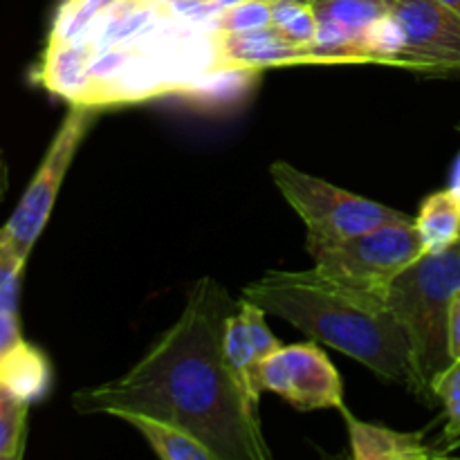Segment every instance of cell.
<instances>
[{"label": "cell", "mask_w": 460, "mask_h": 460, "mask_svg": "<svg viewBox=\"0 0 460 460\" xmlns=\"http://www.w3.org/2000/svg\"><path fill=\"white\" fill-rule=\"evenodd\" d=\"M422 254L425 245L418 234L416 220L409 216L404 220L368 229L337 245L323 247L313 259L314 270L328 281L382 305L380 296L386 283L416 263Z\"/></svg>", "instance_id": "obj_5"}, {"label": "cell", "mask_w": 460, "mask_h": 460, "mask_svg": "<svg viewBox=\"0 0 460 460\" xmlns=\"http://www.w3.org/2000/svg\"><path fill=\"white\" fill-rule=\"evenodd\" d=\"M223 349L229 371L234 373V377L241 385V389L245 391L247 398L254 404H259L261 394H263L261 364L265 362V358L261 355L259 346H256L254 337H252V331L247 326V319L238 301L234 304L232 313L227 314V322H225Z\"/></svg>", "instance_id": "obj_11"}, {"label": "cell", "mask_w": 460, "mask_h": 460, "mask_svg": "<svg viewBox=\"0 0 460 460\" xmlns=\"http://www.w3.org/2000/svg\"><path fill=\"white\" fill-rule=\"evenodd\" d=\"M391 13L404 34L400 66L460 75V16L438 0H395Z\"/></svg>", "instance_id": "obj_8"}, {"label": "cell", "mask_w": 460, "mask_h": 460, "mask_svg": "<svg viewBox=\"0 0 460 460\" xmlns=\"http://www.w3.org/2000/svg\"><path fill=\"white\" fill-rule=\"evenodd\" d=\"M112 418H119L121 422L137 429L153 452L164 460H218L198 436L169 420L135 411H117Z\"/></svg>", "instance_id": "obj_12"}, {"label": "cell", "mask_w": 460, "mask_h": 460, "mask_svg": "<svg viewBox=\"0 0 460 460\" xmlns=\"http://www.w3.org/2000/svg\"><path fill=\"white\" fill-rule=\"evenodd\" d=\"M207 3L211 4V7L216 9V12L218 13H223L225 9H229V7H234V4H238V3H243V0H207Z\"/></svg>", "instance_id": "obj_25"}, {"label": "cell", "mask_w": 460, "mask_h": 460, "mask_svg": "<svg viewBox=\"0 0 460 460\" xmlns=\"http://www.w3.org/2000/svg\"><path fill=\"white\" fill-rule=\"evenodd\" d=\"M438 3L447 4V7L452 9V12H456L458 16H460V0H438Z\"/></svg>", "instance_id": "obj_26"}, {"label": "cell", "mask_w": 460, "mask_h": 460, "mask_svg": "<svg viewBox=\"0 0 460 460\" xmlns=\"http://www.w3.org/2000/svg\"><path fill=\"white\" fill-rule=\"evenodd\" d=\"M436 400H440L445 407V418H447V425H445L443 438L438 440L443 445V454H447V449L452 447L456 440H460V362L452 364L443 376L438 377L434 386Z\"/></svg>", "instance_id": "obj_19"}, {"label": "cell", "mask_w": 460, "mask_h": 460, "mask_svg": "<svg viewBox=\"0 0 460 460\" xmlns=\"http://www.w3.org/2000/svg\"><path fill=\"white\" fill-rule=\"evenodd\" d=\"M313 7L317 13V22L349 34L350 39L362 45V52L364 31L391 12V4L386 0H313ZM364 57H367V52H364Z\"/></svg>", "instance_id": "obj_15"}, {"label": "cell", "mask_w": 460, "mask_h": 460, "mask_svg": "<svg viewBox=\"0 0 460 460\" xmlns=\"http://www.w3.org/2000/svg\"><path fill=\"white\" fill-rule=\"evenodd\" d=\"M458 447H460V440H456V443H454V445H452V447H449V449H447V452H454V449H458Z\"/></svg>", "instance_id": "obj_28"}, {"label": "cell", "mask_w": 460, "mask_h": 460, "mask_svg": "<svg viewBox=\"0 0 460 460\" xmlns=\"http://www.w3.org/2000/svg\"><path fill=\"white\" fill-rule=\"evenodd\" d=\"M270 3H313V0H270Z\"/></svg>", "instance_id": "obj_27"}, {"label": "cell", "mask_w": 460, "mask_h": 460, "mask_svg": "<svg viewBox=\"0 0 460 460\" xmlns=\"http://www.w3.org/2000/svg\"><path fill=\"white\" fill-rule=\"evenodd\" d=\"M447 340H449V358L452 362H460V290L454 295L452 305H449V326H447Z\"/></svg>", "instance_id": "obj_23"}, {"label": "cell", "mask_w": 460, "mask_h": 460, "mask_svg": "<svg viewBox=\"0 0 460 460\" xmlns=\"http://www.w3.org/2000/svg\"><path fill=\"white\" fill-rule=\"evenodd\" d=\"M93 119L94 106H90V103H70V111H67L61 126L54 133L34 178L27 184L13 214L9 216L4 227L0 229V236L21 259L27 261L31 247L36 245L40 232L48 225L63 178H66Z\"/></svg>", "instance_id": "obj_6"}, {"label": "cell", "mask_w": 460, "mask_h": 460, "mask_svg": "<svg viewBox=\"0 0 460 460\" xmlns=\"http://www.w3.org/2000/svg\"><path fill=\"white\" fill-rule=\"evenodd\" d=\"M386 3H389V4H394V3H395V0H386Z\"/></svg>", "instance_id": "obj_29"}, {"label": "cell", "mask_w": 460, "mask_h": 460, "mask_svg": "<svg viewBox=\"0 0 460 460\" xmlns=\"http://www.w3.org/2000/svg\"><path fill=\"white\" fill-rule=\"evenodd\" d=\"M317 25L313 3H272V27L290 43L310 48Z\"/></svg>", "instance_id": "obj_18"}, {"label": "cell", "mask_w": 460, "mask_h": 460, "mask_svg": "<svg viewBox=\"0 0 460 460\" xmlns=\"http://www.w3.org/2000/svg\"><path fill=\"white\" fill-rule=\"evenodd\" d=\"M22 341L18 313H0V358Z\"/></svg>", "instance_id": "obj_22"}, {"label": "cell", "mask_w": 460, "mask_h": 460, "mask_svg": "<svg viewBox=\"0 0 460 460\" xmlns=\"http://www.w3.org/2000/svg\"><path fill=\"white\" fill-rule=\"evenodd\" d=\"M263 391L277 394L299 411H344V382L314 341L281 346L261 364Z\"/></svg>", "instance_id": "obj_7"}, {"label": "cell", "mask_w": 460, "mask_h": 460, "mask_svg": "<svg viewBox=\"0 0 460 460\" xmlns=\"http://www.w3.org/2000/svg\"><path fill=\"white\" fill-rule=\"evenodd\" d=\"M121 3L124 0H63L52 21L48 45H63L81 39L90 25Z\"/></svg>", "instance_id": "obj_16"}, {"label": "cell", "mask_w": 460, "mask_h": 460, "mask_svg": "<svg viewBox=\"0 0 460 460\" xmlns=\"http://www.w3.org/2000/svg\"><path fill=\"white\" fill-rule=\"evenodd\" d=\"M52 382V368L48 358L27 341L13 346L0 358V385L25 402L43 398Z\"/></svg>", "instance_id": "obj_13"}, {"label": "cell", "mask_w": 460, "mask_h": 460, "mask_svg": "<svg viewBox=\"0 0 460 460\" xmlns=\"http://www.w3.org/2000/svg\"><path fill=\"white\" fill-rule=\"evenodd\" d=\"M458 130H460V124H458ZM447 189L460 200V153L456 155V162H454V166H452V175H449Z\"/></svg>", "instance_id": "obj_24"}, {"label": "cell", "mask_w": 460, "mask_h": 460, "mask_svg": "<svg viewBox=\"0 0 460 460\" xmlns=\"http://www.w3.org/2000/svg\"><path fill=\"white\" fill-rule=\"evenodd\" d=\"M27 409H30V402L0 385V460H16L22 456L27 434Z\"/></svg>", "instance_id": "obj_17"}, {"label": "cell", "mask_w": 460, "mask_h": 460, "mask_svg": "<svg viewBox=\"0 0 460 460\" xmlns=\"http://www.w3.org/2000/svg\"><path fill=\"white\" fill-rule=\"evenodd\" d=\"M243 299L286 319L314 341L411 389V349L398 319L380 304L335 286L317 270H272L243 288Z\"/></svg>", "instance_id": "obj_2"}, {"label": "cell", "mask_w": 460, "mask_h": 460, "mask_svg": "<svg viewBox=\"0 0 460 460\" xmlns=\"http://www.w3.org/2000/svg\"><path fill=\"white\" fill-rule=\"evenodd\" d=\"M270 175L288 205L304 220L308 229L305 250L310 256L323 247L349 241L385 223L409 218L394 207L335 187L326 180L304 173L288 162H274L270 166Z\"/></svg>", "instance_id": "obj_4"}, {"label": "cell", "mask_w": 460, "mask_h": 460, "mask_svg": "<svg viewBox=\"0 0 460 460\" xmlns=\"http://www.w3.org/2000/svg\"><path fill=\"white\" fill-rule=\"evenodd\" d=\"M263 27H272V3L270 0H243L220 13L216 30L238 34V31H254L263 30Z\"/></svg>", "instance_id": "obj_20"}, {"label": "cell", "mask_w": 460, "mask_h": 460, "mask_svg": "<svg viewBox=\"0 0 460 460\" xmlns=\"http://www.w3.org/2000/svg\"><path fill=\"white\" fill-rule=\"evenodd\" d=\"M460 290V241L445 252H425L382 290V305L404 328L411 349V389L434 402L438 377L452 367L449 305Z\"/></svg>", "instance_id": "obj_3"}, {"label": "cell", "mask_w": 460, "mask_h": 460, "mask_svg": "<svg viewBox=\"0 0 460 460\" xmlns=\"http://www.w3.org/2000/svg\"><path fill=\"white\" fill-rule=\"evenodd\" d=\"M341 418L349 429L350 454L355 460H429L438 452L427 445L425 431L389 429L376 422L359 420L349 407L341 411Z\"/></svg>", "instance_id": "obj_10"}, {"label": "cell", "mask_w": 460, "mask_h": 460, "mask_svg": "<svg viewBox=\"0 0 460 460\" xmlns=\"http://www.w3.org/2000/svg\"><path fill=\"white\" fill-rule=\"evenodd\" d=\"M413 220L425 252H445L460 241V200L449 189L429 193Z\"/></svg>", "instance_id": "obj_14"}, {"label": "cell", "mask_w": 460, "mask_h": 460, "mask_svg": "<svg viewBox=\"0 0 460 460\" xmlns=\"http://www.w3.org/2000/svg\"><path fill=\"white\" fill-rule=\"evenodd\" d=\"M214 48L218 63L229 67H274L317 63V57L310 52V48L290 43L274 27L238 31V34L216 30Z\"/></svg>", "instance_id": "obj_9"}, {"label": "cell", "mask_w": 460, "mask_h": 460, "mask_svg": "<svg viewBox=\"0 0 460 460\" xmlns=\"http://www.w3.org/2000/svg\"><path fill=\"white\" fill-rule=\"evenodd\" d=\"M25 259L16 254L0 236V313H18V288Z\"/></svg>", "instance_id": "obj_21"}, {"label": "cell", "mask_w": 460, "mask_h": 460, "mask_svg": "<svg viewBox=\"0 0 460 460\" xmlns=\"http://www.w3.org/2000/svg\"><path fill=\"white\" fill-rule=\"evenodd\" d=\"M234 304L216 279H200L178 322L133 368L75 394L76 411L146 413L191 431L218 460L272 458L259 404L247 398L225 359V322Z\"/></svg>", "instance_id": "obj_1"}]
</instances>
